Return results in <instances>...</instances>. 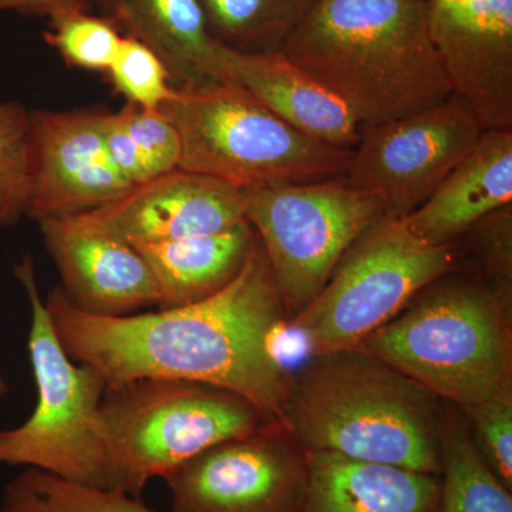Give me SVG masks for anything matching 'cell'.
<instances>
[{
	"mask_svg": "<svg viewBox=\"0 0 512 512\" xmlns=\"http://www.w3.org/2000/svg\"><path fill=\"white\" fill-rule=\"evenodd\" d=\"M242 194L286 323L308 308L356 239L384 217L379 198L342 178L249 188Z\"/></svg>",
	"mask_w": 512,
	"mask_h": 512,
	"instance_id": "9c48e42d",
	"label": "cell"
},
{
	"mask_svg": "<svg viewBox=\"0 0 512 512\" xmlns=\"http://www.w3.org/2000/svg\"><path fill=\"white\" fill-rule=\"evenodd\" d=\"M123 36L107 20L84 10H67L52 16L47 42L59 50L67 64L93 72H107L116 59Z\"/></svg>",
	"mask_w": 512,
	"mask_h": 512,
	"instance_id": "cb8c5ba5",
	"label": "cell"
},
{
	"mask_svg": "<svg viewBox=\"0 0 512 512\" xmlns=\"http://www.w3.org/2000/svg\"><path fill=\"white\" fill-rule=\"evenodd\" d=\"M444 416L446 402L356 346L288 373L279 421L308 453L440 476Z\"/></svg>",
	"mask_w": 512,
	"mask_h": 512,
	"instance_id": "7a4b0ae2",
	"label": "cell"
},
{
	"mask_svg": "<svg viewBox=\"0 0 512 512\" xmlns=\"http://www.w3.org/2000/svg\"><path fill=\"white\" fill-rule=\"evenodd\" d=\"M456 409L446 403L436 512H512V491L485 464Z\"/></svg>",
	"mask_w": 512,
	"mask_h": 512,
	"instance_id": "44dd1931",
	"label": "cell"
},
{
	"mask_svg": "<svg viewBox=\"0 0 512 512\" xmlns=\"http://www.w3.org/2000/svg\"><path fill=\"white\" fill-rule=\"evenodd\" d=\"M483 133L454 96L412 116L365 124L342 180L379 198L384 215L406 218L429 200Z\"/></svg>",
	"mask_w": 512,
	"mask_h": 512,
	"instance_id": "30bf717a",
	"label": "cell"
},
{
	"mask_svg": "<svg viewBox=\"0 0 512 512\" xmlns=\"http://www.w3.org/2000/svg\"><path fill=\"white\" fill-rule=\"evenodd\" d=\"M15 276L32 311L28 348L37 403L25 423L0 431V464L37 468L67 483L117 493L101 414L107 382L64 350L40 296L32 256H23Z\"/></svg>",
	"mask_w": 512,
	"mask_h": 512,
	"instance_id": "8992f818",
	"label": "cell"
},
{
	"mask_svg": "<svg viewBox=\"0 0 512 512\" xmlns=\"http://www.w3.org/2000/svg\"><path fill=\"white\" fill-rule=\"evenodd\" d=\"M104 111L32 113V188L28 217L39 222L94 210L131 190L111 160Z\"/></svg>",
	"mask_w": 512,
	"mask_h": 512,
	"instance_id": "4fadbf2b",
	"label": "cell"
},
{
	"mask_svg": "<svg viewBox=\"0 0 512 512\" xmlns=\"http://www.w3.org/2000/svg\"><path fill=\"white\" fill-rule=\"evenodd\" d=\"M39 227L62 279L59 286L79 311L121 318L160 306L156 275L133 245L69 218H47Z\"/></svg>",
	"mask_w": 512,
	"mask_h": 512,
	"instance_id": "9a60e30c",
	"label": "cell"
},
{
	"mask_svg": "<svg viewBox=\"0 0 512 512\" xmlns=\"http://www.w3.org/2000/svg\"><path fill=\"white\" fill-rule=\"evenodd\" d=\"M116 114L128 137L146 157L154 177L180 167V136L173 123L160 110H144L127 103Z\"/></svg>",
	"mask_w": 512,
	"mask_h": 512,
	"instance_id": "83f0119b",
	"label": "cell"
},
{
	"mask_svg": "<svg viewBox=\"0 0 512 512\" xmlns=\"http://www.w3.org/2000/svg\"><path fill=\"white\" fill-rule=\"evenodd\" d=\"M208 77L242 87L308 137L346 150L359 143L362 124L355 114L282 52L244 53L217 42Z\"/></svg>",
	"mask_w": 512,
	"mask_h": 512,
	"instance_id": "2e32d148",
	"label": "cell"
},
{
	"mask_svg": "<svg viewBox=\"0 0 512 512\" xmlns=\"http://www.w3.org/2000/svg\"><path fill=\"white\" fill-rule=\"evenodd\" d=\"M163 480L168 512H302L309 453L278 420L217 444Z\"/></svg>",
	"mask_w": 512,
	"mask_h": 512,
	"instance_id": "8fae6325",
	"label": "cell"
},
{
	"mask_svg": "<svg viewBox=\"0 0 512 512\" xmlns=\"http://www.w3.org/2000/svg\"><path fill=\"white\" fill-rule=\"evenodd\" d=\"M282 53L362 126L453 96L431 42L426 0H313Z\"/></svg>",
	"mask_w": 512,
	"mask_h": 512,
	"instance_id": "3957f363",
	"label": "cell"
},
{
	"mask_svg": "<svg viewBox=\"0 0 512 512\" xmlns=\"http://www.w3.org/2000/svg\"><path fill=\"white\" fill-rule=\"evenodd\" d=\"M9 392V386L8 383L5 382V379H3L2 376H0V399H3V397L6 396Z\"/></svg>",
	"mask_w": 512,
	"mask_h": 512,
	"instance_id": "4dcf8cb0",
	"label": "cell"
},
{
	"mask_svg": "<svg viewBox=\"0 0 512 512\" xmlns=\"http://www.w3.org/2000/svg\"><path fill=\"white\" fill-rule=\"evenodd\" d=\"M460 410L485 464L512 491V396Z\"/></svg>",
	"mask_w": 512,
	"mask_h": 512,
	"instance_id": "484cf974",
	"label": "cell"
},
{
	"mask_svg": "<svg viewBox=\"0 0 512 512\" xmlns=\"http://www.w3.org/2000/svg\"><path fill=\"white\" fill-rule=\"evenodd\" d=\"M160 111L180 136V170L241 191L342 178L352 154L306 136L224 80L175 86Z\"/></svg>",
	"mask_w": 512,
	"mask_h": 512,
	"instance_id": "5b68a950",
	"label": "cell"
},
{
	"mask_svg": "<svg viewBox=\"0 0 512 512\" xmlns=\"http://www.w3.org/2000/svg\"><path fill=\"white\" fill-rule=\"evenodd\" d=\"M510 204L512 130H490L429 200L404 220L431 245L454 244L477 222Z\"/></svg>",
	"mask_w": 512,
	"mask_h": 512,
	"instance_id": "e0dca14e",
	"label": "cell"
},
{
	"mask_svg": "<svg viewBox=\"0 0 512 512\" xmlns=\"http://www.w3.org/2000/svg\"><path fill=\"white\" fill-rule=\"evenodd\" d=\"M64 512H157L130 495L113 491L77 488L67 500Z\"/></svg>",
	"mask_w": 512,
	"mask_h": 512,
	"instance_id": "f1b7e54d",
	"label": "cell"
},
{
	"mask_svg": "<svg viewBox=\"0 0 512 512\" xmlns=\"http://www.w3.org/2000/svg\"><path fill=\"white\" fill-rule=\"evenodd\" d=\"M440 476L333 453H309L302 512H436Z\"/></svg>",
	"mask_w": 512,
	"mask_h": 512,
	"instance_id": "ac0fdd59",
	"label": "cell"
},
{
	"mask_svg": "<svg viewBox=\"0 0 512 512\" xmlns=\"http://www.w3.org/2000/svg\"><path fill=\"white\" fill-rule=\"evenodd\" d=\"M258 237L248 221L212 234L133 245L160 286L158 309L204 301L231 284L254 251Z\"/></svg>",
	"mask_w": 512,
	"mask_h": 512,
	"instance_id": "d6986e66",
	"label": "cell"
},
{
	"mask_svg": "<svg viewBox=\"0 0 512 512\" xmlns=\"http://www.w3.org/2000/svg\"><path fill=\"white\" fill-rule=\"evenodd\" d=\"M464 235H470L471 251L480 269L477 274L511 302L512 204L487 215Z\"/></svg>",
	"mask_w": 512,
	"mask_h": 512,
	"instance_id": "4316f807",
	"label": "cell"
},
{
	"mask_svg": "<svg viewBox=\"0 0 512 512\" xmlns=\"http://www.w3.org/2000/svg\"><path fill=\"white\" fill-rule=\"evenodd\" d=\"M101 414L117 493L138 500L153 478L275 420L231 390L160 377L107 384Z\"/></svg>",
	"mask_w": 512,
	"mask_h": 512,
	"instance_id": "52a82bcc",
	"label": "cell"
},
{
	"mask_svg": "<svg viewBox=\"0 0 512 512\" xmlns=\"http://www.w3.org/2000/svg\"><path fill=\"white\" fill-rule=\"evenodd\" d=\"M32 156V113L18 101L0 103V228L28 217Z\"/></svg>",
	"mask_w": 512,
	"mask_h": 512,
	"instance_id": "603a6c76",
	"label": "cell"
},
{
	"mask_svg": "<svg viewBox=\"0 0 512 512\" xmlns=\"http://www.w3.org/2000/svg\"><path fill=\"white\" fill-rule=\"evenodd\" d=\"M45 305L67 355L107 384L146 377L212 384L281 420L288 372L274 342L286 320L259 239L237 278L201 302L104 318L79 311L56 286Z\"/></svg>",
	"mask_w": 512,
	"mask_h": 512,
	"instance_id": "6da1fadb",
	"label": "cell"
},
{
	"mask_svg": "<svg viewBox=\"0 0 512 512\" xmlns=\"http://www.w3.org/2000/svg\"><path fill=\"white\" fill-rule=\"evenodd\" d=\"M86 0H0V12L35 13V15H57L67 10H84Z\"/></svg>",
	"mask_w": 512,
	"mask_h": 512,
	"instance_id": "f546056e",
	"label": "cell"
},
{
	"mask_svg": "<svg viewBox=\"0 0 512 512\" xmlns=\"http://www.w3.org/2000/svg\"><path fill=\"white\" fill-rule=\"evenodd\" d=\"M110 8L131 37L163 60L175 86L211 80L208 63L217 40L201 0H110Z\"/></svg>",
	"mask_w": 512,
	"mask_h": 512,
	"instance_id": "ffe728a7",
	"label": "cell"
},
{
	"mask_svg": "<svg viewBox=\"0 0 512 512\" xmlns=\"http://www.w3.org/2000/svg\"><path fill=\"white\" fill-rule=\"evenodd\" d=\"M313 0H201L212 39L244 53L282 52Z\"/></svg>",
	"mask_w": 512,
	"mask_h": 512,
	"instance_id": "7402d4cb",
	"label": "cell"
},
{
	"mask_svg": "<svg viewBox=\"0 0 512 512\" xmlns=\"http://www.w3.org/2000/svg\"><path fill=\"white\" fill-rule=\"evenodd\" d=\"M451 94L484 128L512 130V0H426Z\"/></svg>",
	"mask_w": 512,
	"mask_h": 512,
	"instance_id": "7c38bea8",
	"label": "cell"
},
{
	"mask_svg": "<svg viewBox=\"0 0 512 512\" xmlns=\"http://www.w3.org/2000/svg\"><path fill=\"white\" fill-rule=\"evenodd\" d=\"M64 218L130 245L212 234L247 221L241 190L180 168L109 204Z\"/></svg>",
	"mask_w": 512,
	"mask_h": 512,
	"instance_id": "5bb4252c",
	"label": "cell"
},
{
	"mask_svg": "<svg viewBox=\"0 0 512 512\" xmlns=\"http://www.w3.org/2000/svg\"><path fill=\"white\" fill-rule=\"evenodd\" d=\"M110 82L127 103L156 111L174 94V80L163 60L134 37H123L109 70Z\"/></svg>",
	"mask_w": 512,
	"mask_h": 512,
	"instance_id": "d4e9b609",
	"label": "cell"
},
{
	"mask_svg": "<svg viewBox=\"0 0 512 512\" xmlns=\"http://www.w3.org/2000/svg\"><path fill=\"white\" fill-rule=\"evenodd\" d=\"M359 348L458 409L512 396L511 302L460 264Z\"/></svg>",
	"mask_w": 512,
	"mask_h": 512,
	"instance_id": "277c9868",
	"label": "cell"
},
{
	"mask_svg": "<svg viewBox=\"0 0 512 512\" xmlns=\"http://www.w3.org/2000/svg\"><path fill=\"white\" fill-rule=\"evenodd\" d=\"M458 262L456 242L431 245L404 218L384 215L340 259L325 288L285 328L309 355L356 348Z\"/></svg>",
	"mask_w": 512,
	"mask_h": 512,
	"instance_id": "ba28073f",
	"label": "cell"
}]
</instances>
